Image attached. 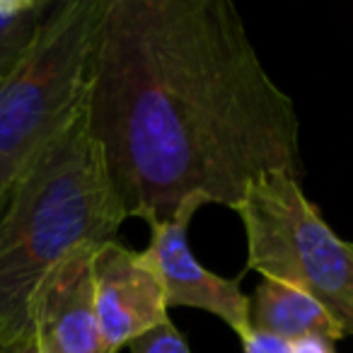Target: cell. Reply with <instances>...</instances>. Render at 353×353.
Instances as JSON below:
<instances>
[{"label":"cell","instance_id":"cell-1","mask_svg":"<svg viewBox=\"0 0 353 353\" xmlns=\"http://www.w3.org/2000/svg\"><path fill=\"white\" fill-rule=\"evenodd\" d=\"M85 119L126 218L235 211L256 176H300L295 104L228 0H104Z\"/></svg>","mask_w":353,"mask_h":353},{"label":"cell","instance_id":"cell-2","mask_svg":"<svg viewBox=\"0 0 353 353\" xmlns=\"http://www.w3.org/2000/svg\"><path fill=\"white\" fill-rule=\"evenodd\" d=\"M123 221L83 104L22 172L0 218V351L32 332L37 283L75 250L117 240Z\"/></svg>","mask_w":353,"mask_h":353},{"label":"cell","instance_id":"cell-3","mask_svg":"<svg viewBox=\"0 0 353 353\" xmlns=\"http://www.w3.org/2000/svg\"><path fill=\"white\" fill-rule=\"evenodd\" d=\"M104 0L56 3L30 54L0 80V199L85 104Z\"/></svg>","mask_w":353,"mask_h":353},{"label":"cell","instance_id":"cell-4","mask_svg":"<svg viewBox=\"0 0 353 353\" xmlns=\"http://www.w3.org/2000/svg\"><path fill=\"white\" fill-rule=\"evenodd\" d=\"M247 237V271L283 281L312 295L353 336V242L324 223L305 196L300 176L266 172L245 189L237 203Z\"/></svg>","mask_w":353,"mask_h":353},{"label":"cell","instance_id":"cell-5","mask_svg":"<svg viewBox=\"0 0 353 353\" xmlns=\"http://www.w3.org/2000/svg\"><path fill=\"white\" fill-rule=\"evenodd\" d=\"M199 206H184L167 221H145L150 245L141 252L165 293L167 307H194L216 314L237 336H245L250 324V298L242 293L240 279H223L199 264L189 247V223Z\"/></svg>","mask_w":353,"mask_h":353},{"label":"cell","instance_id":"cell-6","mask_svg":"<svg viewBox=\"0 0 353 353\" xmlns=\"http://www.w3.org/2000/svg\"><path fill=\"white\" fill-rule=\"evenodd\" d=\"M92 283L104 353L128 348L131 341L170 319L155 271L141 252H133L119 240L94 250Z\"/></svg>","mask_w":353,"mask_h":353},{"label":"cell","instance_id":"cell-7","mask_svg":"<svg viewBox=\"0 0 353 353\" xmlns=\"http://www.w3.org/2000/svg\"><path fill=\"white\" fill-rule=\"evenodd\" d=\"M94 250H75L37 283L30 298V329L41 353H104L94 310Z\"/></svg>","mask_w":353,"mask_h":353},{"label":"cell","instance_id":"cell-8","mask_svg":"<svg viewBox=\"0 0 353 353\" xmlns=\"http://www.w3.org/2000/svg\"><path fill=\"white\" fill-rule=\"evenodd\" d=\"M250 324L256 332L279 336L288 343L303 336H324L332 341L343 339L339 324L312 295L271 279H261L250 298Z\"/></svg>","mask_w":353,"mask_h":353},{"label":"cell","instance_id":"cell-9","mask_svg":"<svg viewBox=\"0 0 353 353\" xmlns=\"http://www.w3.org/2000/svg\"><path fill=\"white\" fill-rule=\"evenodd\" d=\"M51 8L49 0H0V80L30 54Z\"/></svg>","mask_w":353,"mask_h":353},{"label":"cell","instance_id":"cell-10","mask_svg":"<svg viewBox=\"0 0 353 353\" xmlns=\"http://www.w3.org/2000/svg\"><path fill=\"white\" fill-rule=\"evenodd\" d=\"M128 353H192V348L179 329L172 324V319H167L160 327L128 343Z\"/></svg>","mask_w":353,"mask_h":353},{"label":"cell","instance_id":"cell-11","mask_svg":"<svg viewBox=\"0 0 353 353\" xmlns=\"http://www.w3.org/2000/svg\"><path fill=\"white\" fill-rule=\"evenodd\" d=\"M240 341L245 353H290L288 341H283L279 336H271V334L256 332V329H250Z\"/></svg>","mask_w":353,"mask_h":353},{"label":"cell","instance_id":"cell-12","mask_svg":"<svg viewBox=\"0 0 353 353\" xmlns=\"http://www.w3.org/2000/svg\"><path fill=\"white\" fill-rule=\"evenodd\" d=\"M290 353H336L332 339L324 336H303L290 341Z\"/></svg>","mask_w":353,"mask_h":353},{"label":"cell","instance_id":"cell-13","mask_svg":"<svg viewBox=\"0 0 353 353\" xmlns=\"http://www.w3.org/2000/svg\"><path fill=\"white\" fill-rule=\"evenodd\" d=\"M0 353H41V348H39V343H37L34 334L30 332V334H25L20 341L12 343V346L3 348Z\"/></svg>","mask_w":353,"mask_h":353},{"label":"cell","instance_id":"cell-14","mask_svg":"<svg viewBox=\"0 0 353 353\" xmlns=\"http://www.w3.org/2000/svg\"><path fill=\"white\" fill-rule=\"evenodd\" d=\"M8 199H10V194L8 196L0 199V218H3V213H6V206H8Z\"/></svg>","mask_w":353,"mask_h":353}]
</instances>
